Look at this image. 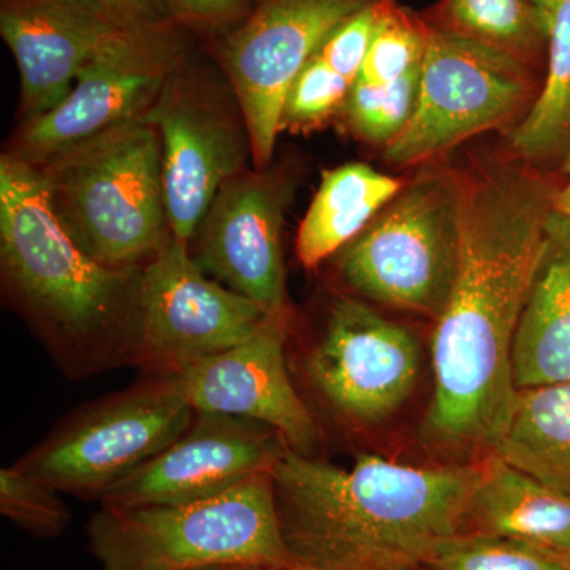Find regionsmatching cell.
<instances>
[{
    "label": "cell",
    "mask_w": 570,
    "mask_h": 570,
    "mask_svg": "<svg viewBox=\"0 0 570 570\" xmlns=\"http://www.w3.org/2000/svg\"><path fill=\"white\" fill-rule=\"evenodd\" d=\"M459 269L431 340L428 444L464 463L498 449L512 417L513 344L561 176L509 156L460 171Z\"/></svg>",
    "instance_id": "cell-1"
},
{
    "label": "cell",
    "mask_w": 570,
    "mask_h": 570,
    "mask_svg": "<svg viewBox=\"0 0 570 570\" xmlns=\"http://www.w3.org/2000/svg\"><path fill=\"white\" fill-rule=\"evenodd\" d=\"M272 478L292 570H419L466 531L482 463L341 468L288 449Z\"/></svg>",
    "instance_id": "cell-2"
},
{
    "label": "cell",
    "mask_w": 570,
    "mask_h": 570,
    "mask_svg": "<svg viewBox=\"0 0 570 570\" xmlns=\"http://www.w3.org/2000/svg\"><path fill=\"white\" fill-rule=\"evenodd\" d=\"M0 261L7 291L67 376L132 366L141 268H110L63 230L36 165L0 159Z\"/></svg>",
    "instance_id": "cell-3"
},
{
    "label": "cell",
    "mask_w": 570,
    "mask_h": 570,
    "mask_svg": "<svg viewBox=\"0 0 570 570\" xmlns=\"http://www.w3.org/2000/svg\"><path fill=\"white\" fill-rule=\"evenodd\" d=\"M63 230L110 268H142L170 242L163 146L151 124H122L36 165Z\"/></svg>",
    "instance_id": "cell-4"
},
{
    "label": "cell",
    "mask_w": 570,
    "mask_h": 570,
    "mask_svg": "<svg viewBox=\"0 0 570 570\" xmlns=\"http://www.w3.org/2000/svg\"><path fill=\"white\" fill-rule=\"evenodd\" d=\"M100 570H194L255 564L292 570L272 474L186 504L102 505L88 524Z\"/></svg>",
    "instance_id": "cell-5"
},
{
    "label": "cell",
    "mask_w": 570,
    "mask_h": 570,
    "mask_svg": "<svg viewBox=\"0 0 570 570\" xmlns=\"http://www.w3.org/2000/svg\"><path fill=\"white\" fill-rule=\"evenodd\" d=\"M460 236V171L428 164L344 247L341 276L362 298L438 321L459 269Z\"/></svg>",
    "instance_id": "cell-6"
},
{
    "label": "cell",
    "mask_w": 570,
    "mask_h": 570,
    "mask_svg": "<svg viewBox=\"0 0 570 570\" xmlns=\"http://www.w3.org/2000/svg\"><path fill=\"white\" fill-rule=\"evenodd\" d=\"M543 77L512 56L428 24L417 108L385 159L401 168L431 164L475 135L509 132L538 100Z\"/></svg>",
    "instance_id": "cell-7"
},
{
    "label": "cell",
    "mask_w": 570,
    "mask_h": 570,
    "mask_svg": "<svg viewBox=\"0 0 570 570\" xmlns=\"http://www.w3.org/2000/svg\"><path fill=\"white\" fill-rule=\"evenodd\" d=\"M178 382L153 376L78 409L17 466L61 493L102 499L193 425Z\"/></svg>",
    "instance_id": "cell-8"
},
{
    "label": "cell",
    "mask_w": 570,
    "mask_h": 570,
    "mask_svg": "<svg viewBox=\"0 0 570 570\" xmlns=\"http://www.w3.org/2000/svg\"><path fill=\"white\" fill-rule=\"evenodd\" d=\"M187 32L176 21L116 32L82 66L61 105L22 122L9 153L40 165L88 138L140 121L190 62Z\"/></svg>",
    "instance_id": "cell-9"
},
{
    "label": "cell",
    "mask_w": 570,
    "mask_h": 570,
    "mask_svg": "<svg viewBox=\"0 0 570 570\" xmlns=\"http://www.w3.org/2000/svg\"><path fill=\"white\" fill-rule=\"evenodd\" d=\"M374 0H253L249 14L219 36L217 58L247 126L257 170L269 167L292 82L348 18Z\"/></svg>",
    "instance_id": "cell-10"
},
{
    "label": "cell",
    "mask_w": 570,
    "mask_h": 570,
    "mask_svg": "<svg viewBox=\"0 0 570 570\" xmlns=\"http://www.w3.org/2000/svg\"><path fill=\"white\" fill-rule=\"evenodd\" d=\"M266 316L205 275L189 245L171 236L141 268L132 366L170 376L247 340Z\"/></svg>",
    "instance_id": "cell-11"
},
{
    "label": "cell",
    "mask_w": 570,
    "mask_h": 570,
    "mask_svg": "<svg viewBox=\"0 0 570 570\" xmlns=\"http://www.w3.org/2000/svg\"><path fill=\"white\" fill-rule=\"evenodd\" d=\"M142 121L163 146L165 204L171 236L189 245L214 197L253 157L235 94L197 73L190 62L168 81Z\"/></svg>",
    "instance_id": "cell-12"
},
{
    "label": "cell",
    "mask_w": 570,
    "mask_h": 570,
    "mask_svg": "<svg viewBox=\"0 0 570 570\" xmlns=\"http://www.w3.org/2000/svg\"><path fill=\"white\" fill-rule=\"evenodd\" d=\"M419 371L417 337L354 296L332 303L305 362L311 387L356 426L392 419L414 392Z\"/></svg>",
    "instance_id": "cell-13"
},
{
    "label": "cell",
    "mask_w": 570,
    "mask_h": 570,
    "mask_svg": "<svg viewBox=\"0 0 570 570\" xmlns=\"http://www.w3.org/2000/svg\"><path fill=\"white\" fill-rule=\"evenodd\" d=\"M292 190L287 175L246 168L223 184L189 243L205 275L269 316L288 311L281 234Z\"/></svg>",
    "instance_id": "cell-14"
},
{
    "label": "cell",
    "mask_w": 570,
    "mask_h": 570,
    "mask_svg": "<svg viewBox=\"0 0 570 570\" xmlns=\"http://www.w3.org/2000/svg\"><path fill=\"white\" fill-rule=\"evenodd\" d=\"M284 438L265 423L197 412L193 425L156 459L100 499L111 508L186 504L272 474L287 453Z\"/></svg>",
    "instance_id": "cell-15"
},
{
    "label": "cell",
    "mask_w": 570,
    "mask_h": 570,
    "mask_svg": "<svg viewBox=\"0 0 570 570\" xmlns=\"http://www.w3.org/2000/svg\"><path fill=\"white\" fill-rule=\"evenodd\" d=\"M288 311L266 316L243 343L170 376L195 412L265 423L284 438L288 449L311 455L321 433L288 374Z\"/></svg>",
    "instance_id": "cell-16"
},
{
    "label": "cell",
    "mask_w": 570,
    "mask_h": 570,
    "mask_svg": "<svg viewBox=\"0 0 570 570\" xmlns=\"http://www.w3.org/2000/svg\"><path fill=\"white\" fill-rule=\"evenodd\" d=\"M118 31L89 0H0V33L20 70L22 121L61 105L82 66Z\"/></svg>",
    "instance_id": "cell-17"
},
{
    "label": "cell",
    "mask_w": 570,
    "mask_h": 570,
    "mask_svg": "<svg viewBox=\"0 0 570 570\" xmlns=\"http://www.w3.org/2000/svg\"><path fill=\"white\" fill-rule=\"evenodd\" d=\"M517 390L570 379V219L551 212L513 344Z\"/></svg>",
    "instance_id": "cell-18"
},
{
    "label": "cell",
    "mask_w": 570,
    "mask_h": 570,
    "mask_svg": "<svg viewBox=\"0 0 570 570\" xmlns=\"http://www.w3.org/2000/svg\"><path fill=\"white\" fill-rule=\"evenodd\" d=\"M466 531L523 540L570 558V497L490 455L482 461Z\"/></svg>",
    "instance_id": "cell-19"
},
{
    "label": "cell",
    "mask_w": 570,
    "mask_h": 570,
    "mask_svg": "<svg viewBox=\"0 0 570 570\" xmlns=\"http://www.w3.org/2000/svg\"><path fill=\"white\" fill-rule=\"evenodd\" d=\"M404 183L366 164H346L325 171L296 236V255L317 268L351 245L403 189Z\"/></svg>",
    "instance_id": "cell-20"
},
{
    "label": "cell",
    "mask_w": 570,
    "mask_h": 570,
    "mask_svg": "<svg viewBox=\"0 0 570 570\" xmlns=\"http://www.w3.org/2000/svg\"><path fill=\"white\" fill-rule=\"evenodd\" d=\"M493 455L570 497V379L519 390Z\"/></svg>",
    "instance_id": "cell-21"
},
{
    "label": "cell",
    "mask_w": 570,
    "mask_h": 570,
    "mask_svg": "<svg viewBox=\"0 0 570 570\" xmlns=\"http://www.w3.org/2000/svg\"><path fill=\"white\" fill-rule=\"evenodd\" d=\"M508 138L521 163L558 175L570 148V0L554 6L542 89Z\"/></svg>",
    "instance_id": "cell-22"
},
{
    "label": "cell",
    "mask_w": 570,
    "mask_h": 570,
    "mask_svg": "<svg viewBox=\"0 0 570 570\" xmlns=\"http://www.w3.org/2000/svg\"><path fill=\"white\" fill-rule=\"evenodd\" d=\"M425 21L546 75L551 20L531 0H441Z\"/></svg>",
    "instance_id": "cell-23"
},
{
    "label": "cell",
    "mask_w": 570,
    "mask_h": 570,
    "mask_svg": "<svg viewBox=\"0 0 570 570\" xmlns=\"http://www.w3.org/2000/svg\"><path fill=\"white\" fill-rule=\"evenodd\" d=\"M422 67L385 85L356 81L341 115L358 140L384 146L406 129L417 108Z\"/></svg>",
    "instance_id": "cell-24"
},
{
    "label": "cell",
    "mask_w": 570,
    "mask_h": 570,
    "mask_svg": "<svg viewBox=\"0 0 570 570\" xmlns=\"http://www.w3.org/2000/svg\"><path fill=\"white\" fill-rule=\"evenodd\" d=\"M423 570H570L569 558L487 532L464 531L445 540Z\"/></svg>",
    "instance_id": "cell-25"
},
{
    "label": "cell",
    "mask_w": 570,
    "mask_h": 570,
    "mask_svg": "<svg viewBox=\"0 0 570 570\" xmlns=\"http://www.w3.org/2000/svg\"><path fill=\"white\" fill-rule=\"evenodd\" d=\"M426 43L425 18L397 6L396 0H385L381 21L356 81L385 85L400 80L422 67Z\"/></svg>",
    "instance_id": "cell-26"
},
{
    "label": "cell",
    "mask_w": 570,
    "mask_h": 570,
    "mask_svg": "<svg viewBox=\"0 0 570 570\" xmlns=\"http://www.w3.org/2000/svg\"><path fill=\"white\" fill-rule=\"evenodd\" d=\"M354 85L316 52L285 96L281 132H311L325 126L330 119L341 115Z\"/></svg>",
    "instance_id": "cell-27"
},
{
    "label": "cell",
    "mask_w": 570,
    "mask_h": 570,
    "mask_svg": "<svg viewBox=\"0 0 570 570\" xmlns=\"http://www.w3.org/2000/svg\"><path fill=\"white\" fill-rule=\"evenodd\" d=\"M59 491L17 464L0 471V513L41 539L59 538L71 521Z\"/></svg>",
    "instance_id": "cell-28"
},
{
    "label": "cell",
    "mask_w": 570,
    "mask_h": 570,
    "mask_svg": "<svg viewBox=\"0 0 570 570\" xmlns=\"http://www.w3.org/2000/svg\"><path fill=\"white\" fill-rule=\"evenodd\" d=\"M384 6L385 0H374L354 17L348 18L324 41L317 55L337 73L356 82Z\"/></svg>",
    "instance_id": "cell-29"
},
{
    "label": "cell",
    "mask_w": 570,
    "mask_h": 570,
    "mask_svg": "<svg viewBox=\"0 0 570 570\" xmlns=\"http://www.w3.org/2000/svg\"><path fill=\"white\" fill-rule=\"evenodd\" d=\"M176 22L189 32L224 36L249 14L253 0H168Z\"/></svg>",
    "instance_id": "cell-30"
},
{
    "label": "cell",
    "mask_w": 570,
    "mask_h": 570,
    "mask_svg": "<svg viewBox=\"0 0 570 570\" xmlns=\"http://www.w3.org/2000/svg\"><path fill=\"white\" fill-rule=\"evenodd\" d=\"M121 29L153 28L175 21L168 0H89Z\"/></svg>",
    "instance_id": "cell-31"
},
{
    "label": "cell",
    "mask_w": 570,
    "mask_h": 570,
    "mask_svg": "<svg viewBox=\"0 0 570 570\" xmlns=\"http://www.w3.org/2000/svg\"><path fill=\"white\" fill-rule=\"evenodd\" d=\"M553 212L570 219V178H562L553 197Z\"/></svg>",
    "instance_id": "cell-32"
},
{
    "label": "cell",
    "mask_w": 570,
    "mask_h": 570,
    "mask_svg": "<svg viewBox=\"0 0 570 570\" xmlns=\"http://www.w3.org/2000/svg\"><path fill=\"white\" fill-rule=\"evenodd\" d=\"M194 570H279L265 568V566H255V564H220V566H209V568H200Z\"/></svg>",
    "instance_id": "cell-33"
},
{
    "label": "cell",
    "mask_w": 570,
    "mask_h": 570,
    "mask_svg": "<svg viewBox=\"0 0 570 570\" xmlns=\"http://www.w3.org/2000/svg\"><path fill=\"white\" fill-rule=\"evenodd\" d=\"M539 10H542L543 13L551 20V13H553L554 6H557L558 0H531Z\"/></svg>",
    "instance_id": "cell-34"
},
{
    "label": "cell",
    "mask_w": 570,
    "mask_h": 570,
    "mask_svg": "<svg viewBox=\"0 0 570 570\" xmlns=\"http://www.w3.org/2000/svg\"><path fill=\"white\" fill-rule=\"evenodd\" d=\"M558 175H560L561 178H570V148L568 154H566L564 163H562L560 171H558Z\"/></svg>",
    "instance_id": "cell-35"
},
{
    "label": "cell",
    "mask_w": 570,
    "mask_h": 570,
    "mask_svg": "<svg viewBox=\"0 0 570 570\" xmlns=\"http://www.w3.org/2000/svg\"><path fill=\"white\" fill-rule=\"evenodd\" d=\"M569 561H570V558H569Z\"/></svg>",
    "instance_id": "cell-36"
}]
</instances>
